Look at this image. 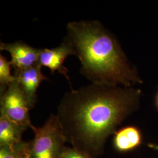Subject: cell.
I'll return each mask as SVG.
<instances>
[{
	"instance_id": "obj_1",
	"label": "cell",
	"mask_w": 158,
	"mask_h": 158,
	"mask_svg": "<svg viewBox=\"0 0 158 158\" xmlns=\"http://www.w3.org/2000/svg\"><path fill=\"white\" fill-rule=\"evenodd\" d=\"M141 91L91 83L61 98L57 117L68 142L92 158L104 152L108 138L139 107Z\"/></svg>"
},
{
	"instance_id": "obj_2",
	"label": "cell",
	"mask_w": 158,
	"mask_h": 158,
	"mask_svg": "<svg viewBox=\"0 0 158 158\" xmlns=\"http://www.w3.org/2000/svg\"><path fill=\"white\" fill-rule=\"evenodd\" d=\"M63 40L72 46L80 73L91 83L132 87L142 83L115 36L100 21L68 23Z\"/></svg>"
},
{
	"instance_id": "obj_3",
	"label": "cell",
	"mask_w": 158,
	"mask_h": 158,
	"mask_svg": "<svg viewBox=\"0 0 158 158\" xmlns=\"http://www.w3.org/2000/svg\"><path fill=\"white\" fill-rule=\"evenodd\" d=\"M34 134L28 142L29 158H60L68 142L56 114H51L40 127L32 125Z\"/></svg>"
},
{
	"instance_id": "obj_4",
	"label": "cell",
	"mask_w": 158,
	"mask_h": 158,
	"mask_svg": "<svg viewBox=\"0 0 158 158\" xmlns=\"http://www.w3.org/2000/svg\"><path fill=\"white\" fill-rule=\"evenodd\" d=\"M30 108L22 89L16 80L0 93V115L18 124L30 128L32 125Z\"/></svg>"
},
{
	"instance_id": "obj_5",
	"label": "cell",
	"mask_w": 158,
	"mask_h": 158,
	"mask_svg": "<svg viewBox=\"0 0 158 158\" xmlns=\"http://www.w3.org/2000/svg\"><path fill=\"white\" fill-rule=\"evenodd\" d=\"M0 50L8 52L11 55L10 62L15 72L31 68L38 63L40 49H37L23 40L13 43L0 42Z\"/></svg>"
},
{
	"instance_id": "obj_6",
	"label": "cell",
	"mask_w": 158,
	"mask_h": 158,
	"mask_svg": "<svg viewBox=\"0 0 158 158\" xmlns=\"http://www.w3.org/2000/svg\"><path fill=\"white\" fill-rule=\"evenodd\" d=\"M70 55H74L73 50L68 42L63 40L60 45L56 48L40 49L38 63L42 68H48L52 74L58 72L65 76L69 81L71 89H72L68 75L69 69L64 65L66 59Z\"/></svg>"
},
{
	"instance_id": "obj_7",
	"label": "cell",
	"mask_w": 158,
	"mask_h": 158,
	"mask_svg": "<svg viewBox=\"0 0 158 158\" xmlns=\"http://www.w3.org/2000/svg\"><path fill=\"white\" fill-rule=\"evenodd\" d=\"M18 83L22 89L28 102L30 110L34 108L38 99L37 91L40 83L48 78L42 72V67L38 63L31 68L15 72Z\"/></svg>"
},
{
	"instance_id": "obj_8",
	"label": "cell",
	"mask_w": 158,
	"mask_h": 158,
	"mask_svg": "<svg viewBox=\"0 0 158 158\" xmlns=\"http://www.w3.org/2000/svg\"><path fill=\"white\" fill-rule=\"evenodd\" d=\"M143 143L141 130L135 125L125 126L114 134V149L121 153L132 152L140 147Z\"/></svg>"
},
{
	"instance_id": "obj_9",
	"label": "cell",
	"mask_w": 158,
	"mask_h": 158,
	"mask_svg": "<svg viewBox=\"0 0 158 158\" xmlns=\"http://www.w3.org/2000/svg\"><path fill=\"white\" fill-rule=\"evenodd\" d=\"M28 128L0 115V146L12 145L22 141L23 134Z\"/></svg>"
},
{
	"instance_id": "obj_10",
	"label": "cell",
	"mask_w": 158,
	"mask_h": 158,
	"mask_svg": "<svg viewBox=\"0 0 158 158\" xmlns=\"http://www.w3.org/2000/svg\"><path fill=\"white\" fill-rule=\"evenodd\" d=\"M0 158H29L28 142L0 146Z\"/></svg>"
},
{
	"instance_id": "obj_11",
	"label": "cell",
	"mask_w": 158,
	"mask_h": 158,
	"mask_svg": "<svg viewBox=\"0 0 158 158\" xmlns=\"http://www.w3.org/2000/svg\"><path fill=\"white\" fill-rule=\"evenodd\" d=\"M12 65L10 60L2 54L0 55V93L16 80V77L11 73Z\"/></svg>"
},
{
	"instance_id": "obj_12",
	"label": "cell",
	"mask_w": 158,
	"mask_h": 158,
	"mask_svg": "<svg viewBox=\"0 0 158 158\" xmlns=\"http://www.w3.org/2000/svg\"><path fill=\"white\" fill-rule=\"evenodd\" d=\"M60 158H92L87 154L82 152L73 147L64 148Z\"/></svg>"
},
{
	"instance_id": "obj_13",
	"label": "cell",
	"mask_w": 158,
	"mask_h": 158,
	"mask_svg": "<svg viewBox=\"0 0 158 158\" xmlns=\"http://www.w3.org/2000/svg\"><path fill=\"white\" fill-rule=\"evenodd\" d=\"M148 147L149 148L152 149L153 150L158 152V143H149L147 144Z\"/></svg>"
},
{
	"instance_id": "obj_14",
	"label": "cell",
	"mask_w": 158,
	"mask_h": 158,
	"mask_svg": "<svg viewBox=\"0 0 158 158\" xmlns=\"http://www.w3.org/2000/svg\"><path fill=\"white\" fill-rule=\"evenodd\" d=\"M155 106L158 111V91L155 96Z\"/></svg>"
}]
</instances>
